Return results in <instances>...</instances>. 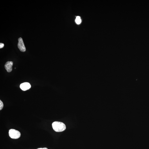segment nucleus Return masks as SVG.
<instances>
[{
    "label": "nucleus",
    "mask_w": 149,
    "mask_h": 149,
    "mask_svg": "<svg viewBox=\"0 0 149 149\" xmlns=\"http://www.w3.org/2000/svg\"><path fill=\"white\" fill-rule=\"evenodd\" d=\"M52 126L54 130L57 132H62L66 129L65 124L59 121L54 122L52 124Z\"/></svg>",
    "instance_id": "f257e3e1"
},
{
    "label": "nucleus",
    "mask_w": 149,
    "mask_h": 149,
    "mask_svg": "<svg viewBox=\"0 0 149 149\" xmlns=\"http://www.w3.org/2000/svg\"><path fill=\"white\" fill-rule=\"evenodd\" d=\"M9 134L11 138L15 139L19 138L21 136V133L19 131L14 129L9 131Z\"/></svg>",
    "instance_id": "f03ea898"
},
{
    "label": "nucleus",
    "mask_w": 149,
    "mask_h": 149,
    "mask_svg": "<svg viewBox=\"0 0 149 149\" xmlns=\"http://www.w3.org/2000/svg\"><path fill=\"white\" fill-rule=\"evenodd\" d=\"M18 43L17 45L18 48L20 51L22 52H24L26 51V47L22 38L20 37L18 39Z\"/></svg>",
    "instance_id": "7ed1b4c3"
},
{
    "label": "nucleus",
    "mask_w": 149,
    "mask_h": 149,
    "mask_svg": "<svg viewBox=\"0 0 149 149\" xmlns=\"http://www.w3.org/2000/svg\"><path fill=\"white\" fill-rule=\"evenodd\" d=\"M31 87V86L29 83L25 82L22 83L20 85L21 89L24 91H26L30 89Z\"/></svg>",
    "instance_id": "20e7f679"
},
{
    "label": "nucleus",
    "mask_w": 149,
    "mask_h": 149,
    "mask_svg": "<svg viewBox=\"0 0 149 149\" xmlns=\"http://www.w3.org/2000/svg\"><path fill=\"white\" fill-rule=\"evenodd\" d=\"M13 62L12 61H8L5 65V68L7 71L10 73L12 71Z\"/></svg>",
    "instance_id": "39448f33"
},
{
    "label": "nucleus",
    "mask_w": 149,
    "mask_h": 149,
    "mask_svg": "<svg viewBox=\"0 0 149 149\" xmlns=\"http://www.w3.org/2000/svg\"><path fill=\"white\" fill-rule=\"evenodd\" d=\"M75 22L77 24H80L81 22V20L80 17V16H78L76 17L75 20Z\"/></svg>",
    "instance_id": "423d86ee"
},
{
    "label": "nucleus",
    "mask_w": 149,
    "mask_h": 149,
    "mask_svg": "<svg viewBox=\"0 0 149 149\" xmlns=\"http://www.w3.org/2000/svg\"><path fill=\"white\" fill-rule=\"evenodd\" d=\"M3 107V104L2 102L0 100V110H1Z\"/></svg>",
    "instance_id": "0eeeda50"
},
{
    "label": "nucleus",
    "mask_w": 149,
    "mask_h": 149,
    "mask_svg": "<svg viewBox=\"0 0 149 149\" xmlns=\"http://www.w3.org/2000/svg\"><path fill=\"white\" fill-rule=\"evenodd\" d=\"M4 45L2 43H0V48H1L4 47Z\"/></svg>",
    "instance_id": "6e6552de"
},
{
    "label": "nucleus",
    "mask_w": 149,
    "mask_h": 149,
    "mask_svg": "<svg viewBox=\"0 0 149 149\" xmlns=\"http://www.w3.org/2000/svg\"><path fill=\"white\" fill-rule=\"evenodd\" d=\"M37 149H48L47 148H38Z\"/></svg>",
    "instance_id": "1a4fd4ad"
}]
</instances>
